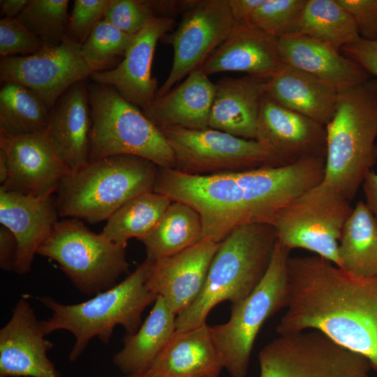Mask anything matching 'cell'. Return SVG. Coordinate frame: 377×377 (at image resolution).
Listing matches in <instances>:
<instances>
[{
  "label": "cell",
  "instance_id": "1",
  "mask_svg": "<svg viewBox=\"0 0 377 377\" xmlns=\"http://www.w3.org/2000/svg\"><path fill=\"white\" fill-rule=\"evenodd\" d=\"M325 158L283 166L193 175L158 168L154 191L186 203L200 214L204 238L221 242L236 228L272 225L290 201L323 182Z\"/></svg>",
  "mask_w": 377,
  "mask_h": 377
},
{
  "label": "cell",
  "instance_id": "2",
  "mask_svg": "<svg viewBox=\"0 0 377 377\" xmlns=\"http://www.w3.org/2000/svg\"><path fill=\"white\" fill-rule=\"evenodd\" d=\"M288 302L276 330H318L377 374V276L357 277L317 255L289 257Z\"/></svg>",
  "mask_w": 377,
  "mask_h": 377
},
{
  "label": "cell",
  "instance_id": "3",
  "mask_svg": "<svg viewBox=\"0 0 377 377\" xmlns=\"http://www.w3.org/2000/svg\"><path fill=\"white\" fill-rule=\"evenodd\" d=\"M153 263L146 258L121 282L80 303L63 304L50 296L39 297L52 311L51 317L43 320L46 335L57 330L70 332L75 341L69 360L74 362L91 339L97 337L108 344L117 325L122 326L126 334L135 333L143 311L157 297L146 284Z\"/></svg>",
  "mask_w": 377,
  "mask_h": 377
},
{
  "label": "cell",
  "instance_id": "4",
  "mask_svg": "<svg viewBox=\"0 0 377 377\" xmlns=\"http://www.w3.org/2000/svg\"><path fill=\"white\" fill-rule=\"evenodd\" d=\"M325 129L323 182L351 201L377 161V78L340 91Z\"/></svg>",
  "mask_w": 377,
  "mask_h": 377
},
{
  "label": "cell",
  "instance_id": "5",
  "mask_svg": "<svg viewBox=\"0 0 377 377\" xmlns=\"http://www.w3.org/2000/svg\"><path fill=\"white\" fill-rule=\"evenodd\" d=\"M276 242L272 225H247L234 230L219 243L198 298L176 316V330L202 325L219 303L229 301L235 305L249 296L265 274Z\"/></svg>",
  "mask_w": 377,
  "mask_h": 377
},
{
  "label": "cell",
  "instance_id": "6",
  "mask_svg": "<svg viewBox=\"0 0 377 377\" xmlns=\"http://www.w3.org/2000/svg\"><path fill=\"white\" fill-rule=\"evenodd\" d=\"M158 167L133 155L90 161L68 174L57 191L59 216L96 223L133 198L153 191Z\"/></svg>",
  "mask_w": 377,
  "mask_h": 377
},
{
  "label": "cell",
  "instance_id": "7",
  "mask_svg": "<svg viewBox=\"0 0 377 377\" xmlns=\"http://www.w3.org/2000/svg\"><path fill=\"white\" fill-rule=\"evenodd\" d=\"M88 91L90 161L126 154L146 158L158 168H175V156L165 138L142 110L110 86L93 82Z\"/></svg>",
  "mask_w": 377,
  "mask_h": 377
},
{
  "label": "cell",
  "instance_id": "8",
  "mask_svg": "<svg viewBox=\"0 0 377 377\" xmlns=\"http://www.w3.org/2000/svg\"><path fill=\"white\" fill-rule=\"evenodd\" d=\"M290 251L276 242L267 270L255 289L232 305L228 320L210 327L223 368L231 377H246L256 337L264 323L288 302Z\"/></svg>",
  "mask_w": 377,
  "mask_h": 377
},
{
  "label": "cell",
  "instance_id": "9",
  "mask_svg": "<svg viewBox=\"0 0 377 377\" xmlns=\"http://www.w3.org/2000/svg\"><path fill=\"white\" fill-rule=\"evenodd\" d=\"M126 248L91 231L81 220L66 219L57 221L37 254L54 260L78 290L90 295L128 274Z\"/></svg>",
  "mask_w": 377,
  "mask_h": 377
},
{
  "label": "cell",
  "instance_id": "10",
  "mask_svg": "<svg viewBox=\"0 0 377 377\" xmlns=\"http://www.w3.org/2000/svg\"><path fill=\"white\" fill-rule=\"evenodd\" d=\"M353 210L350 201L322 182L286 205L272 226L288 251L304 249L339 267V242Z\"/></svg>",
  "mask_w": 377,
  "mask_h": 377
},
{
  "label": "cell",
  "instance_id": "11",
  "mask_svg": "<svg viewBox=\"0 0 377 377\" xmlns=\"http://www.w3.org/2000/svg\"><path fill=\"white\" fill-rule=\"evenodd\" d=\"M258 360L260 377H371L364 357L316 330L279 335Z\"/></svg>",
  "mask_w": 377,
  "mask_h": 377
},
{
  "label": "cell",
  "instance_id": "12",
  "mask_svg": "<svg viewBox=\"0 0 377 377\" xmlns=\"http://www.w3.org/2000/svg\"><path fill=\"white\" fill-rule=\"evenodd\" d=\"M160 131L173 152L174 169L183 173L209 175L284 165L274 153L256 140L210 128L165 127Z\"/></svg>",
  "mask_w": 377,
  "mask_h": 377
},
{
  "label": "cell",
  "instance_id": "13",
  "mask_svg": "<svg viewBox=\"0 0 377 377\" xmlns=\"http://www.w3.org/2000/svg\"><path fill=\"white\" fill-rule=\"evenodd\" d=\"M236 24L228 0H192L177 29L161 39L172 46L174 57L168 76L158 89L156 98L200 68Z\"/></svg>",
  "mask_w": 377,
  "mask_h": 377
},
{
  "label": "cell",
  "instance_id": "14",
  "mask_svg": "<svg viewBox=\"0 0 377 377\" xmlns=\"http://www.w3.org/2000/svg\"><path fill=\"white\" fill-rule=\"evenodd\" d=\"M91 74L81 45L70 38L29 56L3 57L0 61L1 82H17L29 88L50 109L68 89Z\"/></svg>",
  "mask_w": 377,
  "mask_h": 377
},
{
  "label": "cell",
  "instance_id": "15",
  "mask_svg": "<svg viewBox=\"0 0 377 377\" xmlns=\"http://www.w3.org/2000/svg\"><path fill=\"white\" fill-rule=\"evenodd\" d=\"M0 151L8 166V178L0 187L6 191L49 197L71 172L45 132L19 136L0 133Z\"/></svg>",
  "mask_w": 377,
  "mask_h": 377
},
{
  "label": "cell",
  "instance_id": "16",
  "mask_svg": "<svg viewBox=\"0 0 377 377\" xmlns=\"http://www.w3.org/2000/svg\"><path fill=\"white\" fill-rule=\"evenodd\" d=\"M173 17H155L134 36L123 60L113 68L91 75L94 82L110 86L127 101L145 110L156 98L157 81L151 76L156 44L174 27Z\"/></svg>",
  "mask_w": 377,
  "mask_h": 377
},
{
  "label": "cell",
  "instance_id": "17",
  "mask_svg": "<svg viewBox=\"0 0 377 377\" xmlns=\"http://www.w3.org/2000/svg\"><path fill=\"white\" fill-rule=\"evenodd\" d=\"M46 336L43 321L20 298L0 330V377H60L47 357L53 343Z\"/></svg>",
  "mask_w": 377,
  "mask_h": 377
},
{
  "label": "cell",
  "instance_id": "18",
  "mask_svg": "<svg viewBox=\"0 0 377 377\" xmlns=\"http://www.w3.org/2000/svg\"><path fill=\"white\" fill-rule=\"evenodd\" d=\"M256 140L274 153L284 165L326 156L325 126L266 95L258 117Z\"/></svg>",
  "mask_w": 377,
  "mask_h": 377
},
{
  "label": "cell",
  "instance_id": "19",
  "mask_svg": "<svg viewBox=\"0 0 377 377\" xmlns=\"http://www.w3.org/2000/svg\"><path fill=\"white\" fill-rule=\"evenodd\" d=\"M219 246V243L204 238L181 252L155 260L147 286L177 316L202 292Z\"/></svg>",
  "mask_w": 377,
  "mask_h": 377
},
{
  "label": "cell",
  "instance_id": "20",
  "mask_svg": "<svg viewBox=\"0 0 377 377\" xmlns=\"http://www.w3.org/2000/svg\"><path fill=\"white\" fill-rule=\"evenodd\" d=\"M56 197H35L0 188V223L15 236L14 272L29 273L35 254L58 221Z\"/></svg>",
  "mask_w": 377,
  "mask_h": 377
},
{
  "label": "cell",
  "instance_id": "21",
  "mask_svg": "<svg viewBox=\"0 0 377 377\" xmlns=\"http://www.w3.org/2000/svg\"><path fill=\"white\" fill-rule=\"evenodd\" d=\"M284 65L276 37L251 23H237L200 68L207 76L232 71L269 80Z\"/></svg>",
  "mask_w": 377,
  "mask_h": 377
},
{
  "label": "cell",
  "instance_id": "22",
  "mask_svg": "<svg viewBox=\"0 0 377 377\" xmlns=\"http://www.w3.org/2000/svg\"><path fill=\"white\" fill-rule=\"evenodd\" d=\"M91 117L84 80L68 89L50 110L45 133L71 172L90 161Z\"/></svg>",
  "mask_w": 377,
  "mask_h": 377
},
{
  "label": "cell",
  "instance_id": "23",
  "mask_svg": "<svg viewBox=\"0 0 377 377\" xmlns=\"http://www.w3.org/2000/svg\"><path fill=\"white\" fill-rule=\"evenodd\" d=\"M278 47L285 64L314 76L339 92L371 77L355 61L303 34L279 38Z\"/></svg>",
  "mask_w": 377,
  "mask_h": 377
},
{
  "label": "cell",
  "instance_id": "24",
  "mask_svg": "<svg viewBox=\"0 0 377 377\" xmlns=\"http://www.w3.org/2000/svg\"><path fill=\"white\" fill-rule=\"evenodd\" d=\"M268 80L246 75L224 77L215 84L209 128L256 140L258 117Z\"/></svg>",
  "mask_w": 377,
  "mask_h": 377
},
{
  "label": "cell",
  "instance_id": "25",
  "mask_svg": "<svg viewBox=\"0 0 377 377\" xmlns=\"http://www.w3.org/2000/svg\"><path fill=\"white\" fill-rule=\"evenodd\" d=\"M215 84L197 68L177 87L155 98L144 114L159 129L179 127L200 130L209 128Z\"/></svg>",
  "mask_w": 377,
  "mask_h": 377
},
{
  "label": "cell",
  "instance_id": "26",
  "mask_svg": "<svg viewBox=\"0 0 377 377\" xmlns=\"http://www.w3.org/2000/svg\"><path fill=\"white\" fill-rule=\"evenodd\" d=\"M339 92L314 76L285 64L267 83L266 96L325 126L333 118Z\"/></svg>",
  "mask_w": 377,
  "mask_h": 377
},
{
  "label": "cell",
  "instance_id": "27",
  "mask_svg": "<svg viewBox=\"0 0 377 377\" xmlns=\"http://www.w3.org/2000/svg\"><path fill=\"white\" fill-rule=\"evenodd\" d=\"M161 377L218 376L223 366L206 323L176 330L151 367Z\"/></svg>",
  "mask_w": 377,
  "mask_h": 377
},
{
  "label": "cell",
  "instance_id": "28",
  "mask_svg": "<svg viewBox=\"0 0 377 377\" xmlns=\"http://www.w3.org/2000/svg\"><path fill=\"white\" fill-rule=\"evenodd\" d=\"M145 321L134 334H126L124 346L112 358L126 375L147 369L176 331V315L157 296Z\"/></svg>",
  "mask_w": 377,
  "mask_h": 377
},
{
  "label": "cell",
  "instance_id": "29",
  "mask_svg": "<svg viewBox=\"0 0 377 377\" xmlns=\"http://www.w3.org/2000/svg\"><path fill=\"white\" fill-rule=\"evenodd\" d=\"M340 268L357 277L377 276V219L359 201L339 242Z\"/></svg>",
  "mask_w": 377,
  "mask_h": 377
},
{
  "label": "cell",
  "instance_id": "30",
  "mask_svg": "<svg viewBox=\"0 0 377 377\" xmlns=\"http://www.w3.org/2000/svg\"><path fill=\"white\" fill-rule=\"evenodd\" d=\"M204 239L202 219L190 205L172 201L153 230L141 242L155 261L181 252Z\"/></svg>",
  "mask_w": 377,
  "mask_h": 377
},
{
  "label": "cell",
  "instance_id": "31",
  "mask_svg": "<svg viewBox=\"0 0 377 377\" xmlns=\"http://www.w3.org/2000/svg\"><path fill=\"white\" fill-rule=\"evenodd\" d=\"M172 201L154 191L138 195L110 216L101 234L124 247L131 238L141 241L153 230Z\"/></svg>",
  "mask_w": 377,
  "mask_h": 377
},
{
  "label": "cell",
  "instance_id": "32",
  "mask_svg": "<svg viewBox=\"0 0 377 377\" xmlns=\"http://www.w3.org/2000/svg\"><path fill=\"white\" fill-rule=\"evenodd\" d=\"M50 110L29 88L3 82L0 90V133L19 136L45 132Z\"/></svg>",
  "mask_w": 377,
  "mask_h": 377
},
{
  "label": "cell",
  "instance_id": "33",
  "mask_svg": "<svg viewBox=\"0 0 377 377\" xmlns=\"http://www.w3.org/2000/svg\"><path fill=\"white\" fill-rule=\"evenodd\" d=\"M299 34L339 52L360 38L353 19L337 0H307Z\"/></svg>",
  "mask_w": 377,
  "mask_h": 377
},
{
  "label": "cell",
  "instance_id": "34",
  "mask_svg": "<svg viewBox=\"0 0 377 377\" xmlns=\"http://www.w3.org/2000/svg\"><path fill=\"white\" fill-rule=\"evenodd\" d=\"M68 0H29L16 17L42 41L43 48L61 45L68 37Z\"/></svg>",
  "mask_w": 377,
  "mask_h": 377
},
{
  "label": "cell",
  "instance_id": "35",
  "mask_svg": "<svg viewBox=\"0 0 377 377\" xmlns=\"http://www.w3.org/2000/svg\"><path fill=\"white\" fill-rule=\"evenodd\" d=\"M134 36L101 20L81 45L82 54L92 73L110 69L119 57H124Z\"/></svg>",
  "mask_w": 377,
  "mask_h": 377
},
{
  "label": "cell",
  "instance_id": "36",
  "mask_svg": "<svg viewBox=\"0 0 377 377\" xmlns=\"http://www.w3.org/2000/svg\"><path fill=\"white\" fill-rule=\"evenodd\" d=\"M307 0H264L250 23L277 38L299 34Z\"/></svg>",
  "mask_w": 377,
  "mask_h": 377
},
{
  "label": "cell",
  "instance_id": "37",
  "mask_svg": "<svg viewBox=\"0 0 377 377\" xmlns=\"http://www.w3.org/2000/svg\"><path fill=\"white\" fill-rule=\"evenodd\" d=\"M155 17L151 1L110 0L102 19L134 36Z\"/></svg>",
  "mask_w": 377,
  "mask_h": 377
},
{
  "label": "cell",
  "instance_id": "38",
  "mask_svg": "<svg viewBox=\"0 0 377 377\" xmlns=\"http://www.w3.org/2000/svg\"><path fill=\"white\" fill-rule=\"evenodd\" d=\"M43 48L41 40L27 29L17 18L0 20V55L26 57Z\"/></svg>",
  "mask_w": 377,
  "mask_h": 377
},
{
  "label": "cell",
  "instance_id": "39",
  "mask_svg": "<svg viewBox=\"0 0 377 377\" xmlns=\"http://www.w3.org/2000/svg\"><path fill=\"white\" fill-rule=\"evenodd\" d=\"M110 0H76L69 17L68 37L82 45L103 18Z\"/></svg>",
  "mask_w": 377,
  "mask_h": 377
},
{
  "label": "cell",
  "instance_id": "40",
  "mask_svg": "<svg viewBox=\"0 0 377 377\" xmlns=\"http://www.w3.org/2000/svg\"><path fill=\"white\" fill-rule=\"evenodd\" d=\"M354 20L360 38L377 40V0H337Z\"/></svg>",
  "mask_w": 377,
  "mask_h": 377
},
{
  "label": "cell",
  "instance_id": "41",
  "mask_svg": "<svg viewBox=\"0 0 377 377\" xmlns=\"http://www.w3.org/2000/svg\"><path fill=\"white\" fill-rule=\"evenodd\" d=\"M341 51L377 78V40L369 41L360 38L343 47Z\"/></svg>",
  "mask_w": 377,
  "mask_h": 377
},
{
  "label": "cell",
  "instance_id": "42",
  "mask_svg": "<svg viewBox=\"0 0 377 377\" xmlns=\"http://www.w3.org/2000/svg\"><path fill=\"white\" fill-rule=\"evenodd\" d=\"M17 251V244L13 234L5 226L0 227V267L13 271Z\"/></svg>",
  "mask_w": 377,
  "mask_h": 377
},
{
  "label": "cell",
  "instance_id": "43",
  "mask_svg": "<svg viewBox=\"0 0 377 377\" xmlns=\"http://www.w3.org/2000/svg\"><path fill=\"white\" fill-rule=\"evenodd\" d=\"M264 0H228L231 14L237 23H250Z\"/></svg>",
  "mask_w": 377,
  "mask_h": 377
},
{
  "label": "cell",
  "instance_id": "44",
  "mask_svg": "<svg viewBox=\"0 0 377 377\" xmlns=\"http://www.w3.org/2000/svg\"><path fill=\"white\" fill-rule=\"evenodd\" d=\"M362 186L366 199L364 202L370 212L377 219V172L373 170L370 171L367 175Z\"/></svg>",
  "mask_w": 377,
  "mask_h": 377
},
{
  "label": "cell",
  "instance_id": "45",
  "mask_svg": "<svg viewBox=\"0 0 377 377\" xmlns=\"http://www.w3.org/2000/svg\"><path fill=\"white\" fill-rule=\"evenodd\" d=\"M29 2V0H1V15L3 17L16 18Z\"/></svg>",
  "mask_w": 377,
  "mask_h": 377
},
{
  "label": "cell",
  "instance_id": "46",
  "mask_svg": "<svg viewBox=\"0 0 377 377\" xmlns=\"http://www.w3.org/2000/svg\"><path fill=\"white\" fill-rule=\"evenodd\" d=\"M8 175V166L6 161V158L2 151H0V183L1 186L3 185Z\"/></svg>",
  "mask_w": 377,
  "mask_h": 377
},
{
  "label": "cell",
  "instance_id": "47",
  "mask_svg": "<svg viewBox=\"0 0 377 377\" xmlns=\"http://www.w3.org/2000/svg\"><path fill=\"white\" fill-rule=\"evenodd\" d=\"M124 377H161L151 368L126 375Z\"/></svg>",
  "mask_w": 377,
  "mask_h": 377
},
{
  "label": "cell",
  "instance_id": "48",
  "mask_svg": "<svg viewBox=\"0 0 377 377\" xmlns=\"http://www.w3.org/2000/svg\"><path fill=\"white\" fill-rule=\"evenodd\" d=\"M204 377H219L218 376H204Z\"/></svg>",
  "mask_w": 377,
  "mask_h": 377
}]
</instances>
